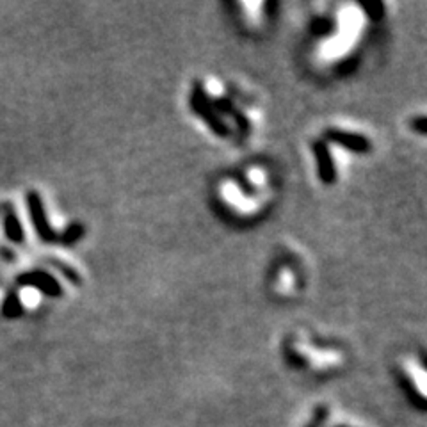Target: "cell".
Masks as SVG:
<instances>
[{
  "label": "cell",
  "mask_w": 427,
  "mask_h": 427,
  "mask_svg": "<svg viewBox=\"0 0 427 427\" xmlns=\"http://www.w3.org/2000/svg\"><path fill=\"white\" fill-rule=\"evenodd\" d=\"M27 205H29L30 217H32V223L36 226V232H38L39 237L45 242H55L57 241V233L50 228L48 224L47 216H45V208H43L41 198H39L36 192H29L27 195Z\"/></svg>",
  "instance_id": "obj_1"
},
{
  "label": "cell",
  "mask_w": 427,
  "mask_h": 427,
  "mask_svg": "<svg viewBox=\"0 0 427 427\" xmlns=\"http://www.w3.org/2000/svg\"><path fill=\"white\" fill-rule=\"evenodd\" d=\"M20 285H32V287H38L39 290H43L48 296H59L61 287L57 285L54 278L47 272H30V275H23L18 278Z\"/></svg>",
  "instance_id": "obj_2"
},
{
  "label": "cell",
  "mask_w": 427,
  "mask_h": 427,
  "mask_svg": "<svg viewBox=\"0 0 427 427\" xmlns=\"http://www.w3.org/2000/svg\"><path fill=\"white\" fill-rule=\"evenodd\" d=\"M326 137L344 146V148L352 150V152H367L368 150V141L365 137L358 136V134H349V132L342 130H328L326 132Z\"/></svg>",
  "instance_id": "obj_3"
},
{
  "label": "cell",
  "mask_w": 427,
  "mask_h": 427,
  "mask_svg": "<svg viewBox=\"0 0 427 427\" xmlns=\"http://www.w3.org/2000/svg\"><path fill=\"white\" fill-rule=\"evenodd\" d=\"M315 153H317V161H319V173H321V178L324 182H333L335 180V166L330 159V153H328V148H326L322 141L315 143L313 146Z\"/></svg>",
  "instance_id": "obj_4"
},
{
  "label": "cell",
  "mask_w": 427,
  "mask_h": 427,
  "mask_svg": "<svg viewBox=\"0 0 427 427\" xmlns=\"http://www.w3.org/2000/svg\"><path fill=\"white\" fill-rule=\"evenodd\" d=\"M4 226L8 239H11L13 242H23V230H21L20 221H18V217L14 216V212L11 207H6Z\"/></svg>",
  "instance_id": "obj_5"
},
{
  "label": "cell",
  "mask_w": 427,
  "mask_h": 427,
  "mask_svg": "<svg viewBox=\"0 0 427 427\" xmlns=\"http://www.w3.org/2000/svg\"><path fill=\"white\" fill-rule=\"evenodd\" d=\"M4 315H8V317L20 315V303H18L17 296H9L8 297V301L4 303Z\"/></svg>",
  "instance_id": "obj_6"
},
{
  "label": "cell",
  "mask_w": 427,
  "mask_h": 427,
  "mask_svg": "<svg viewBox=\"0 0 427 427\" xmlns=\"http://www.w3.org/2000/svg\"><path fill=\"white\" fill-rule=\"evenodd\" d=\"M82 235V228L81 226H73V228H70L68 232L63 235V242L64 244H72V242H75L77 239Z\"/></svg>",
  "instance_id": "obj_7"
}]
</instances>
